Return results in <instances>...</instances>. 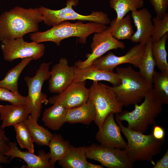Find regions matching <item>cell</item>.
I'll use <instances>...</instances> for the list:
<instances>
[{
    "mask_svg": "<svg viewBox=\"0 0 168 168\" xmlns=\"http://www.w3.org/2000/svg\"><path fill=\"white\" fill-rule=\"evenodd\" d=\"M131 16L136 30L130 40L146 45L151 38L153 30L152 15L147 8H144L132 12Z\"/></svg>",
    "mask_w": 168,
    "mask_h": 168,
    "instance_id": "e0dca14e",
    "label": "cell"
},
{
    "mask_svg": "<svg viewBox=\"0 0 168 168\" xmlns=\"http://www.w3.org/2000/svg\"><path fill=\"white\" fill-rule=\"evenodd\" d=\"M16 133V138L21 148H25L34 153V141L24 122L13 126Z\"/></svg>",
    "mask_w": 168,
    "mask_h": 168,
    "instance_id": "4dcf8cb0",
    "label": "cell"
},
{
    "mask_svg": "<svg viewBox=\"0 0 168 168\" xmlns=\"http://www.w3.org/2000/svg\"><path fill=\"white\" fill-rule=\"evenodd\" d=\"M153 168H168V150L155 163Z\"/></svg>",
    "mask_w": 168,
    "mask_h": 168,
    "instance_id": "8d00e7d4",
    "label": "cell"
},
{
    "mask_svg": "<svg viewBox=\"0 0 168 168\" xmlns=\"http://www.w3.org/2000/svg\"><path fill=\"white\" fill-rule=\"evenodd\" d=\"M67 109L60 104H54L45 109L42 120L45 125L53 130H59L66 123Z\"/></svg>",
    "mask_w": 168,
    "mask_h": 168,
    "instance_id": "44dd1931",
    "label": "cell"
},
{
    "mask_svg": "<svg viewBox=\"0 0 168 168\" xmlns=\"http://www.w3.org/2000/svg\"><path fill=\"white\" fill-rule=\"evenodd\" d=\"M52 63H42L34 76L24 77L28 88L26 105L27 111L29 115L37 121L41 115L42 104L49 103L47 96L42 92V89L44 82L50 78L49 67Z\"/></svg>",
    "mask_w": 168,
    "mask_h": 168,
    "instance_id": "ba28073f",
    "label": "cell"
},
{
    "mask_svg": "<svg viewBox=\"0 0 168 168\" xmlns=\"http://www.w3.org/2000/svg\"><path fill=\"white\" fill-rule=\"evenodd\" d=\"M10 142L9 138L6 136L0 125V168L2 167V164H7L10 162L8 160L9 158L4 153L10 149Z\"/></svg>",
    "mask_w": 168,
    "mask_h": 168,
    "instance_id": "836d02e7",
    "label": "cell"
},
{
    "mask_svg": "<svg viewBox=\"0 0 168 168\" xmlns=\"http://www.w3.org/2000/svg\"><path fill=\"white\" fill-rule=\"evenodd\" d=\"M124 43L114 38L108 28L102 32L95 33L91 45V53L87 54L86 59L78 60L75 63L77 68L82 69L91 66L96 59L103 56L107 51L112 49H124Z\"/></svg>",
    "mask_w": 168,
    "mask_h": 168,
    "instance_id": "8fae6325",
    "label": "cell"
},
{
    "mask_svg": "<svg viewBox=\"0 0 168 168\" xmlns=\"http://www.w3.org/2000/svg\"><path fill=\"white\" fill-rule=\"evenodd\" d=\"M145 45L140 44L131 47L124 55L117 56L112 52L96 59L91 65L96 69L112 72L119 65L129 63L138 68L143 56Z\"/></svg>",
    "mask_w": 168,
    "mask_h": 168,
    "instance_id": "7c38bea8",
    "label": "cell"
},
{
    "mask_svg": "<svg viewBox=\"0 0 168 168\" xmlns=\"http://www.w3.org/2000/svg\"><path fill=\"white\" fill-rule=\"evenodd\" d=\"M87 158L96 161L109 168H132V161L124 149L93 144L86 147Z\"/></svg>",
    "mask_w": 168,
    "mask_h": 168,
    "instance_id": "9c48e42d",
    "label": "cell"
},
{
    "mask_svg": "<svg viewBox=\"0 0 168 168\" xmlns=\"http://www.w3.org/2000/svg\"><path fill=\"white\" fill-rule=\"evenodd\" d=\"M153 137L158 140L164 139L165 131L164 128L158 125L154 126L152 133Z\"/></svg>",
    "mask_w": 168,
    "mask_h": 168,
    "instance_id": "d590c367",
    "label": "cell"
},
{
    "mask_svg": "<svg viewBox=\"0 0 168 168\" xmlns=\"http://www.w3.org/2000/svg\"><path fill=\"white\" fill-rule=\"evenodd\" d=\"M168 38V32L158 41L152 42V53L156 65L161 72L164 73L168 72L167 54L166 48Z\"/></svg>",
    "mask_w": 168,
    "mask_h": 168,
    "instance_id": "f1b7e54d",
    "label": "cell"
},
{
    "mask_svg": "<svg viewBox=\"0 0 168 168\" xmlns=\"http://www.w3.org/2000/svg\"><path fill=\"white\" fill-rule=\"evenodd\" d=\"M156 16L162 17L167 12L168 0H150Z\"/></svg>",
    "mask_w": 168,
    "mask_h": 168,
    "instance_id": "e575fe53",
    "label": "cell"
},
{
    "mask_svg": "<svg viewBox=\"0 0 168 168\" xmlns=\"http://www.w3.org/2000/svg\"><path fill=\"white\" fill-rule=\"evenodd\" d=\"M152 91L156 99L161 104H168V72L155 71Z\"/></svg>",
    "mask_w": 168,
    "mask_h": 168,
    "instance_id": "83f0119b",
    "label": "cell"
},
{
    "mask_svg": "<svg viewBox=\"0 0 168 168\" xmlns=\"http://www.w3.org/2000/svg\"><path fill=\"white\" fill-rule=\"evenodd\" d=\"M29 115L26 105H0V117L2 120L0 127L3 130L7 127L13 126L24 122Z\"/></svg>",
    "mask_w": 168,
    "mask_h": 168,
    "instance_id": "ffe728a7",
    "label": "cell"
},
{
    "mask_svg": "<svg viewBox=\"0 0 168 168\" xmlns=\"http://www.w3.org/2000/svg\"><path fill=\"white\" fill-rule=\"evenodd\" d=\"M35 142L39 146H47L53 134L43 126L39 125L37 121L29 115L24 121Z\"/></svg>",
    "mask_w": 168,
    "mask_h": 168,
    "instance_id": "4316f807",
    "label": "cell"
},
{
    "mask_svg": "<svg viewBox=\"0 0 168 168\" xmlns=\"http://www.w3.org/2000/svg\"><path fill=\"white\" fill-rule=\"evenodd\" d=\"M78 0H68L66 6L61 9L54 10L40 6L39 9L43 16V21L46 25L52 27L68 20L89 21L107 25L110 23L107 14L102 11H93L89 15L77 13L73 8L78 4Z\"/></svg>",
    "mask_w": 168,
    "mask_h": 168,
    "instance_id": "52a82bcc",
    "label": "cell"
},
{
    "mask_svg": "<svg viewBox=\"0 0 168 168\" xmlns=\"http://www.w3.org/2000/svg\"><path fill=\"white\" fill-rule=\"evenodd\" d=\"M0 100L9 102L15 105H26L27 97L0 87Z\"/></svg>",
    "mask_w": 168,
    "mask_h": 168,
    "instance_id": "d6a6232c",
    "label": "cell"
},
{
    "mask_svg": "<svg viewBox=\"0 0 168 168\" xmlns=\"http://www.w3.org/2000/svg\"><path fill=\"white\" fill-rule=\"evenodd\" d=\"M75 76L73 82H81L87 80L93 81H105L110 82L113 86L121 84V81L117 73L102 70L91 66L79 69L75 66Z\"/></svg>",
    "mask_w": 168,
    "mask_h": 168,
    "instance_id": "ac0fdd59",
    "label": "cell"
},
{
    "mask_svg": "<svg viewBox=\"0 0 168 168\" xmlns=\"http://www.w3.org/2000/svg\"><path fill=\"white\" fill-rule=\"evenodd\" d=\"M86 81L73 82L62 92L49 97V103L62 105L67 109L83 105L89 97V90L86 87Z\"/></svg>",
    "mask_w": 168,
    "mask_h": 168,
    "instance_id": "4fadbf2b",
    "label": "cell"
},
{
    "mask_svg": "<svg viewBox=\"0 0 168 168\" xmlns=\"http://www.w3.org/2000/svg\"><path fill=\"white\" fill-rule=\"evenodd\" d=\"M108 27L100 23L91 22L83 23L81 21L75 23L65 21L44 31H38L30 35V40L38 43L50 41L60 45L63 40L70 37L78 38L79 42L83 44L86 42L87 37L92 33H100Z\"/></svg>",
    "mask_w": 168,
    "mask_h": 168,
    "instance_id": "7a4b0ae2",
    "label": "cell"
},
{
    "mask_svg": "<svg viewBox=\"0 0 168 168\" xmlns=\"http://www.w3.org/2000/svg\"><path fill=\"white\" fill-rule=\"evenodd\" d=\"M33 60L32 57L22 58L19 63L7 72L2 80L0 81V87L13 93H18L19 78L23 69Z\"/></svg>",
    "mask_w": 168,
    "mask_h": 168,
    "instance_id": "603a6c76",
    "label": "cell"
},
{
    "mask_svg": "<svg viewBox=\"0 0 168 168\" xmlns=\"http://www.w3.org/2000/svg\"><path fill=\"white\" fill-rule=\"evenodd\" d=\"M104 168L102 165L94 164L88 162L87 168Z\"/></svg>",
    "mask_w": 168,
    "mask_h": 168,
    "instance_id": "74e56055",
    "label": "cell"
},
{
    "mask_svg": "<svg viewBox=\"0 0 168 168\" xmlns=\"http://www.w3.org/2000/svg\"><path fill=\"white\" fill-rule=\"evenodd\" d=\"M43 16L38 7L16 6L0 15V41L22 37L37 32Z\"/></svg>",
    "mask_w": 168,
    "mask_h": 168,
    "instance_id": "6da1fadb",
    "label": "cell"
},
{
    "mask_svg": "<svg viewBox=\"0 0 168 168\" xmlns=\"http://www.w3.org/2000/svg\"><path fill=\"white\" fill-rule=\"evenodd\" d=\"M96 116L94 105L88 99L85 104L80 106L67 109L66 122L72 124L80 123L88 125L95 121Z\"/></svg>",
    "mask_w": 168,
    "mask_h": 168,
    "instance_id": "d6986e66",
    "label": "cell"
},
{
    "mask_svg": "<svg viewBox=\"0 0 168 168\" xmlns=\"http://www.w3.org/2000/svg\"><path fill=\"white\" fill-rule=\"evenodd\" d=\"M144 99L139 105H134L133 111L124 110L115 114L120 121L128 122V128L143 133L149 126L155 124L156 118L161 112L162 105L155 98L152 89Z\"/></svg>",
    "mask_w": 168,
    "mask_h": 168,
    "instance_id": "5b68a950",
    "label": "cell"
},
{
    "mask_svg": "<svg viewBox=\"0 0 168 168\" xmlns=\"http://www.w3.org/2000/svg\"><path fill=\"white\" fill-rule=\"evenodd\" d=\"M1 48L4 60L12 62L18 58L32 57L37 60L44 55V45L34 41L28 42L23 37L1 42Z\"/></svg>",
    "mask_w": 168,
    "mask_h": 168,
    "instance_id": "30bf717a",
    "label": "cell"
},
{
    "mask_svg": "<svg viewBox=\"0 0 168 168\" xmlns=\"http://www.w3.org/2000/svg\"><path fill=\"white\" fill-rule=\"evenodd\" d=\"M10 149L4 153L7 157H10L9 160L10 162L13 158H19L23 160L27 165H23V168H54V167L50 162L49 152L46 153L43 150L38 152L39 155L28 151H23L19 149L17 143L11 142Z\"/></svg>",
    "mask_w": 168,
    "mask_h": 168,
    "instance_id": "2e32d148",
    "label": "cell"
},
{
    "mask_svg": "<svg viewBox=\"0 0 168 168\" xmlns=\"http://www.w3.org/2000/svg\"><path fill=\"white\" fill-rule=\"evenodd\" d=\"M151 38L145 45L144 52L138 66V72L142 77L149 83H153V78L156 65L152 51Z\"/></svg>",
    "mask_w": 168,
    "mask_h": 168,
    "instance_id": "cb8c5ba5",
    "label": "cell"
},
{
    "mask_svg": "<svg viewBox=\"0 0 168 168\" xmlns=\"http://www.w3.org/2000/svg\"><path fill=\"white\" fill-rule=\"evenodd\" d=\"M153 30L151 36L152 42L157 41L168 32V13L161 17L156 16L152 19Z\"/></svg>",
    "mask_w": 168,
    "mask_h": 168,
    "instance_id": "1f68e13d",
    "label": "cell"
},
{
    "mask_svg": "<svg viewBox=\"0 0 168 168\" xmlns=\"http://www.w3.org/2000/svg\"><path fill=\"white\" fill-rule=\"evenodd\" d=\"M115 119L127 140V146L124 149L130 160L133 163L138 161H148L154 165L153 157L160 152L165 139L158 140L152 133L145 135L132 130L125 127L116 116Z\"/></svg>",
    "mask_w": 168,
    "mask_h": 168,
    "instance_id": "277c9868",
    "label": "cell"
},
{
    "mask_svg": "<svg viewBox=\"0 0 168 168\" xmlns=\"http://www.w3.org/2000/svg\"><path fill=\"white\" fill-rule=\"evenodd\" d=\"M86 154V147L71 146L67 154L58 161L59 164L63 168H87Z\"/></svg>",
    "mask_w": 168,
    "mask_h": 168,
    "instance_id": "7402d4cb",
    "label": "cell"
},
{
    "mask_svg": "<svg viewBox=\"0 0 168 168\" xmlns=\"http://www.w3.org/2000/svg\"><path fill=\"white\" fill-rule=\"evenodd\" d=\"M48 146L50 148V162L54 167L56 162L62 159L68 152L71 145L59 134H53Z\"/></svg>",
    "mask_w": 168,
    "mask_h": 168,
    "instance_id": "484cf974",
    "label": "cell"
},
{
    "mask_svg": "<svg viewBox=\"0 0 168 168\" xmlns=\"http://www.w3.org/2000/svg\"><path fill=\"white\" fill-rule=\"evenodd\" d=\"M112 35L118 40H130L134 33L131 17L128 15L124 16L118 23H110L109 27Z\"/></svg>",
    "mask_w": 168,
    "mask_h": 168,
    "instance_id": "f546056e",
    "label": "cell"
},
{
    "mask_svg": "<svg viewBox=\"0 0 168 168\" xmlns=\"http://www.w3.org/2000/svg\"><path fill=\"white\" fill-rule=\"evenodd\" d=\"M75 68L74 66L68 65L67 58H61L50 71L48 87L49 91L58 94L67 88L73 81Z\"/></svg>",
    "mask_w": 168,
    "mask_h": 168,
    "instance_id": "5bb4252c",
    "label": "cell"
},
{
    "mask_svg": "<svg viewBox=\"0 0 168 168\" xmlns=\"http://www.w3.org/2000/svg\"><path fill=\"white\" fill-rule=\"evenodd\" d=\"M110 7L116 12V18L110 23H118L129 11L142 8L144 5V0H110Z\"/></svg>",
    "mask_w": 168,
    "mask_h": 168,
    "instance_id": "d4e9b609",
    "label": "cell"
},
{
    "mask_svg": "<svg viewBox=\"0 0 168 168\" xmlns=\"http://www.w3.org/2000/svg\"><path fill=\"white\" fill-rule=\"evenodd\" d=\"M89 90V99L93 102L96 111L94 121L98 131L102 130L105 120L110 113H119L123 105L110 86L97 81H93Z\"/></svg>",
    "mask_w": 168,
    "mask_h": 168,
    "instance_id": "8992f818",
    "label": "cell"
},
{
    "mask_svg": "<svg viewBox=\"0 0 168 168\" xmlns=\"http://www.w3.org/2000/svg\"><path fill=\"white\" fill-rule=\"evenodd\" d=\"M116 71L121 83L110 87L123 106L138 104L152 89V84L144 80L131 65L117 67Z\"/></svg>",
    "mask_w": 168,
    "mask_h": 168,
    "instance_id": "3957f363",
    "label": "cell"
},
{
    "mask_svg": "<svg viewBox=\"0 0 168 168\" xmlns=\"http://www.w3.org/2000/svg\"><path fill=\"white\" fill-rule=\"evenodd\" d=\"M114 114L110 113L107 116L101 131H98L95 137L97 141L103 146L124 149L127 143L123 138L120 128L114 120Z\"/></svg>",
    "mask_w": 168,
    "mask_h": 168,
    "instance_id": "9a60e30c",
    "label": "cell"
}]
</instances>
